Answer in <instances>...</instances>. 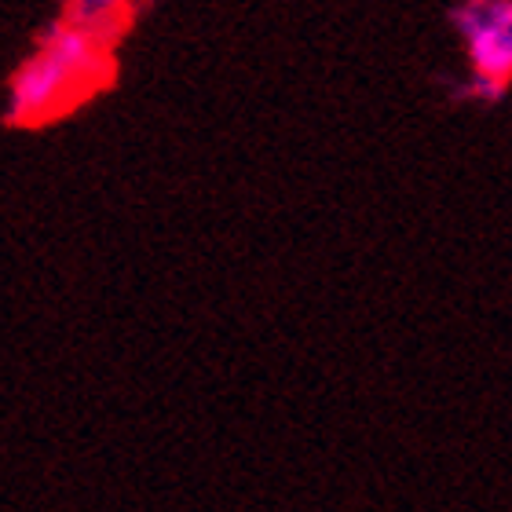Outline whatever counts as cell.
Masks as SVG:
<instances>
[{
	"mask_svg": "<svg viewBox=\"0 0 512 512\" xmlns=\"http://www.w3.org/2000/svg\"><path fill=\"white\" fill-rule=\"evenodd\" d=\"M110 81H114V48L99 44L66 19H55L37 37L33 55H26L11 74L4 121L11 128L52 125L103 92Z\"/></svg>",
	"mask_w": 512,
	"mask_h": 512,
	"instance_id": "6da1fadb",
	"label": "cell"
},
{
	"mask_svg": "<svg viewBox=\"0 0 512 512\" xmlns=\"http://www.w3.org/2000/svg\"><path fill=\"white\" fill-rule=\"evenodd\" d=\"M450 22L465 41L472 74L512 85V0H458Z\"/></svg>",
	"mask_w": 512,
	"mask_h": 512,
	"instance_id": "7a4b0ae2",
	"label": "cell"
},
{
	"mask_svg": "<svg viewBox=\"0 0 512 512\" xmlns=\"http://www.w3.org/2000/svg\"><path fill=\"white\" fill-rule=\"evenodd\" d=\"M150 0H63L59 19L85 30L107 48H118V41L132 30V22Z\"/></svg>",
	"mask_w": 512,
	"mask_h": 512,
	"instance_id": "3957f363",
	"label": "cell"
},
{
	"mask_svg": "<svg viewBox=\"0 0 512 512\" xmlns=\"http://www.w3.org/2000/svg\"><path fill=\"white\" fill-rule=\"evenodd\" d=\"M502 81H494V77H483V74H469V81L465 85H458V92L454 96L458 99H472V103H498V99L505 96Z\"/></svg>",
	"mask_w": 512,
	"mask_h": 512,
	"instance_id": "277c9868",
	"label": "cell"
}]
</instances>
